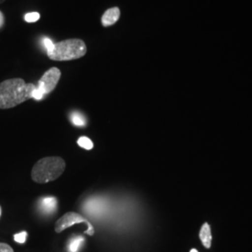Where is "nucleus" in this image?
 I'll return each mask as SVG.
<instances>
[{
	"label": "nucleus",
	"instance_id": "9",
	"mask_svg": "<svg viewBox=\"0 0 252 252\" xmlns=\"http://www.w3.org/2000/svg\"><path fill=\"white\" fill-rule=\"evenodd\" d=\"M78 145L81 147V148L87 150V151H91L94 148V143L92 142L90 138H88L86 136H81V137H80L79 140H78Z\"/></svg>",
	"mask_w": 252,
	"mask_h": 252
},
{
	"label": "nucleus",
	"instance_id": "4",
	"mask_svg": "<svg viewBox=\"0 0 252 252\" xmlns=\"http://www.w3.org/2000/svg\"><path fill=\"white\" fill-rule=\"evenodd\" d=\"M61 78V71L57 67H52L47 70L41 79L38 81L36 90L34 92L33 99L41 100L46 94H49L56 88Z\"/></svg>",
	"mask_w": 252,
	"mask_h": 252
},
{
	"label": "nucleus",
	"instance_id": "8",
	"mask_svg": "<svg viewBox=\"0 0 252 252\" xmlns=\"http://www.w3.org/2000/svg\"><path fill=\"white\" fill-rule=\"evenodd\" d=\"M70 118L75 126H84L86 125L85 118L83 117L80 112H73Z\"/></svg>",
	"mask_w": 252,
	"mask_h": 252
},
{
	"label": "nucleus",
	"instance_id": "18",
	"mask_svg": "<svg viewBox=\"0 0 252 252\" xmlns=\"http://www.w3.org/2000/svg\"><path fill=\"white\" fill-rule=\"evenodd\" d=\"M3 1H5V0H0V3H2Z\"/></svg>",
	"mask_w": 252,
	"mask_h": 252
},
{
	"label": "nucleus",
	"instance_id": "7",
	"mask_svg": "<svg viewBox=\"0 0 252 252\" xmlns=\"http://www.w3.org/2000/svg\"><path fill=\"white\" fill-rule=\"evenodd\" d=\"M199 237H200L203 245L207 249H210L211 242H212V234H211L210 226L208 223H204V225L202 226L200 233H199Z\"/></svg>",
	"mask_w": 252,
	"mask_h": 252
},
{
	"label": "nucleus",
	"instance_id": "10",
	"mask_svg": "<svg viewBox=\"0 0 252 252\" xmlns=\"http://www.w3.org/2000/svg\"><path fill=\"white\" fill-rule=\"evenodd\" d=\"M83 240H84V239H83L82 237H81V236L76 237V238L72 239V241L70 242V244H69V247H68L69 252H78V251H79V249H80V247H81V243L83 242Z\"/></svg>",
	"mask_w": 252,
	"mask_h": 252
},
{
	"label": "nucleus",
	"instance_id": "15",
	"mask_svg": "<svg viewBox=\"0 0 252 252\" xmlns=\"http://www.w3.org/2000/svg\"><path fill=\"white\" fill-rule=\"evenodd\" d=\"M0 252H14V251L8 244L0 243Z\"/></svg>",
	"mask_w": 252,
	"mask_h": 252
},
{
	"label": "nucleus",
	"instance_id": "5",
	"mask_svg": "<svg viewBox=\"0 0 252 252\" xmlns=\"http://www.w3.org/2000/svg\"><path fill=\"white\" fill-rule=\"evenodd\" d=\"M79 223H85L88 226V229L84 232L85 234L93 236L94 234V229L93 225L91 224L90 221L85 219L84 217L81 216L79 213L76 212H67L63 216L61 217L56 222L54 226V230L57 234L62 233L65 229L71 227L74 224H79Z\"/></svg>",
	"mask_w": 252,
	"mask_h": 252
},
{
	"label": "nucleus",
	"instance_id": "1",
	"mask_svg": "<svg viewBox=\"0 0 252 252\" xmlns=\"http://www.w3.org/2000/svg\"><path fill=\"white\" fill-rule=\"evenodd\" d=\"M36 86L23 79H9L0 83V108H15L27 100L32 99Z\"/></svg>",
	"mask_w": 252,
	"mask_h": 252
},
{
	"label": "nucleus",
	"instance_id": "6",
	"mask_svg": "<svg viewBox=\"0 0 252 252\" xmlns=\"http://www.w3.org/2000/svg\"><path fill=\"white\" fill-rule=\"evenodd\" d=\"M121 11L117 7L108 9L102 16V25L104 27H110L114 24H116L120 18Z\"/></svg>",
	"mask_w": 252,
	"mask_h": 252
},
{
	"label": "nucleus",
	"instance_id": "17",
	"mask_svg": "<svg viewBox=\"0 0 252 252\" xmlns=\"http://www.w3.org/2000/svg\"><path fill=\"white\" fill-rule=\"evenodd\" d=\"M189 252H198V251H197V250H195V249H191Z\"/></svg>",
	"mask_w": 252,
	"mask_h": 252
},
{
	"label": "nucleus",
	"instance_id": "2",
	"mask_svg": "<svg viewBox=\"0 0 252 252\" xmlns=\"http://www.w3.org/2000/svg\"><path fill=\"white\" fill-rule=\"evenodd\" d=\"M65 170V162L63 158L52 156L44 157L34 164L31 178L36 183L44 184L56 180Z\"/></svg>",
	"mask_w": 252,
	"mask_h": 252
},
{
	"label": "nucleus",
	"instance_id": "12",
	"mask_svg": "<svg viewBox=\"0 0 252 252\" xmlns=\"http://www.w3.org/2000/svg\"><path fill=\"white\" fill-rule=\"evenodd\" d=\"M42 45L44 47V49H45L46 52H47V54H48L49 53H51L52 50L54 49V43L51 38L44 37V38L42 39Z\"/></svg>",
	"mask_w": 252,
	"mask_h": 252
},
{
	"label": "nucleus",
	"instance_id": "14",
	"mask_svg": "<svg viewBox=\"0 0 252 252\" xmlns=\"http://www.w3.org/2000/svg\"><path fill=\"white\" fill-rule=\"evenodd\" d=\"M27 232H22V233H20V234H16L14 235V240H15L17 243H25V242H26V239H27Z\"/></svg>",
	"mask_w": 252,
	"mask_h": 252
},
{
	"label": "nucleus",
	"instance_id": "13",
	"mask_svg": "<svg viewBox=\"0 0 252 252\" xmlns=\"http://www.w3.org/2000/svg\"><path fill=\"white\" fill-rule=\"evenodd\" d=\"M43 205L45 206L46 209H48L49 207V211L50 210H54L56 207V200L54 197H49L43 200Z\"/></svg>",
	"mask_w": 252,
	"mask_h": 252
},
{
	"label": "nucleus",
	"instance_id": "19",
	"mask_svg": "<svg viewBox=\"0 0 252 252\" xmlns=\"http://www.w3.org/2000/svg\"><path fill=\"white\" fill-rule=\"evenodd\" d=\"M0 215H1V208H0Z\"/></svg>",
	"mask_w": 252,
	"mask_h": 252
},
{
	"label": "nucleus",
	"instance_id": "11",
	"mask_svg": "<svg viewBox=\"0 0 252 252\" xmlns=\"http://www.w3.org/2000/svg\"><path fill=\"white\" fill-rule=\"evenodd\" d=\"M40 18L38 12H29L25 15V20L27 23H36Z\"/></svg>",
	"mask_w": 252,
	"mask_h": 252
},
{
	"label": "nucleus",
	"instance_id": "16",
	"mask_svg": "<svg viewBox=\"0 0 252 252\" xmlns=\"http://www.w3.org/2000/svg\"><path fill=\"white\" fill-rule=\"evenodd\" d=\"M3 25H4V15H3V13L0 11V28L3 27Z\"/></svg>",
	"mask_w": 252,
	"mask_h": 252
},
{
	"label": "nucleus",
	"instance_id": "3",
	"mask_svg": "<svg viewBox=\"0 0 252 252\" xmlns=\"http://www.w3.org/2000/svg\"><path fill=\"white\" fill-rule=\"evenodd\" d=\"M86 53L87 47L83 40L71 38L54 43V49L48 56L54 61H70L81 58Z\"/></svg>",
	"mask_w": 252,
	"mask_h": 252
}]
</instances>
